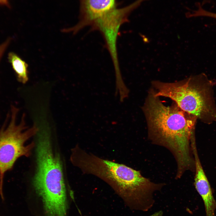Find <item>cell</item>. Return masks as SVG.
<instances>
[{
  "instance_id": "1",
  "label": "cell",
  "mask_w": 216,
  "mask_h": 216,
  "mask_svg": "<svg viewBox=\"0 0 216 216\" xmlns=\"http://www.w3.org/2000/svg\"><path fill=\"white\" fill-rule=\"evenodd\" d=\"M149 91L142 110L146 119L149 139L154 144L165 147L172 153L177 164L176 178L187 170H193L195 162L191 141L195 135L197 118L176 104L166 106Z\"/></svg>"
},
{
  "instance_id": "2",
  "label": "cell",
  "mask_w": 216,
  "mask_h": 216,
  "mask_svg": "<svg viewBox=\"0 0 216 216\" xmlns=\"http://www.w3.org/2000/svg\"><path fill=\"white\" fill-rule=\"evenodd\" d=\"M71 160L84 174L96 176L109 185L124 200L134 209L146 211L154 203L153 194L162 183H155L140 171L126 165L98 157L79 146L72 150Z\"/></svg>"
},
{
  "instance_id": "3",
  "label": "cell",
  "mask_w": 216,
  "mask_h": 216,
  "mask_svg": "<svg viewBox=\"0 0 216 216\" xmlns=\"http://www.w3.org/2000/svg\"><path fill=\"white\" fill-rule=\"evenodd\" d=\"M37 167L34 186L46 216H66V189L59 156L53 151L49 130L37 133Z\"/></svg>"
},
{
  "instance_id": "4",
  "label": "cell",
  "mask_w": 216,
  "mask_h": 216,
  "mask_svg": "<svg viewBox=\"0 0 216 216\" xmlns=\"http://www.w3.org/2000/svg\"><path fill=\"white\" fill-rule=\"evenodd\" d=\"M151 83L156 96L171 99L182 110L205 123L216 122L213 89L215 82L204 73L175 82L155 80Z\"/></svg>"
},
{
  "instance_id": "5",
  "label": "cell",
  "mask_w": 216,
  "mask_h": 216,
  "mask_svg": "<svg viewBox=\"0 0 216 216\" xmlns=\"http://www.w3.org/2000/svg\"><path fill=\"white\" fill-rule=\"evenodd\" d=\"M19 110L12 105L6 118L0 128V195L4 200L3 192L5 173L11 170L17 159L22 156H29L35 144L26 145V142L36 134L38 128L34 125L28 128L24 114L17 122Z\"/></svg>"
},
{
  "instance_id": "6",
  "label": "cell",
  "mask_w": 216,
  "mask_h": 216,
  "mask_svg": "<svg viewBox=\"0 0 216 216\" xmlns=\"http://www.w3.org/2000/svg\"><path fill=\"white\" fill-rule=\"evenodd\" d=\"M136 8L134 3L124 7L114 8L97 20L90 27V31H99L106 43H116L121 26L129 21V16Z\"/></svg>"
},
{
  "instance_id": "7",
  "label": "cell",
  "mask_w": 216,
  "mask_h": 216,
  "mask_svg": "<svg viewBox=\"0 0 216 216\" xmlns=\"http://www.w3.org/2000/svg\"><path fill=\"white\" fill-rule=\"evenodd\" d=\"M79 2V21L74 26L63 29L64 32L75 34L85 27L91 26L98 19L112 9L118 7L117 0H78Z\"/></svg>"
},
{
  "instance_id": "8",
  "label": "cell",
  "mask_w": 216,
  "mask_h": 216,
  "mask_svg": "<svg viewBox=\"0 0 216 216\" xmlns=\"http://www.w3.org/2000/svg\"><path fill=\"white\" fill-rule=\"evenodd\" d=\"M191 148L195 162V188L204 202L206 216H216V201L201 163L196 144H193Z\"/></svg>"
},
{
  "instance_id": "9",
  "label": "cell",
  "mask_w": 216,
  "mask_h": 216,
  "mask_svg": "<svg viewBox=\"0 0 216 216\" xmlns=\"http://www.w3.org/2000/svg\"><path fill=\"white\" fill-rule=\"evenodd\" d=\"M8 59L16 75L17 80L22 83H26L28 80V64L13 52L8 53Z\"/></svg>"
},
{
  "instance_id": "10",
  "label": "cell",
  "mask_w": 216,
  "mask_h": 216,
  "mask_svg": "<svg viewBox=\"0 0 216 216\" xmlns=\"http://www.w3.org/2000/svg\"><path fill=\"white\" fill-rule=\"evenodd\" d=\"M12 39L11 38L9 37L3 43L0 44V60L10 43Z\"/></svg>"
},
{
  "instance_id": "11",
  "label": "cell",
  "mask_w": 216,
  "mask_h": 216,
  "mask_svg": "<svg viewBox=\"0 0 216 216\" xmlns=\"http://www.w3.org/2000/svg\"><path fill=\"white\" fill-rule=\"evenodd\" d=\"M0 5L9 7V0H0Z\"/></svg>"
},
{
  "instance_id": "12",
  "label": "cell",
  "mask_w": 216,
  "mask_h": 216,
  "mask_svg": "<svg viewBox=\"0 0 216 216\" xmlns=\"http://www.w3.org/2000/svg\"><path fill=\"white\" fill-rule=\"evenodd\" d=\"M212 0H203L201 5L202 6L203 5L210 2Z\"/></svg>"
}]
</instances>
